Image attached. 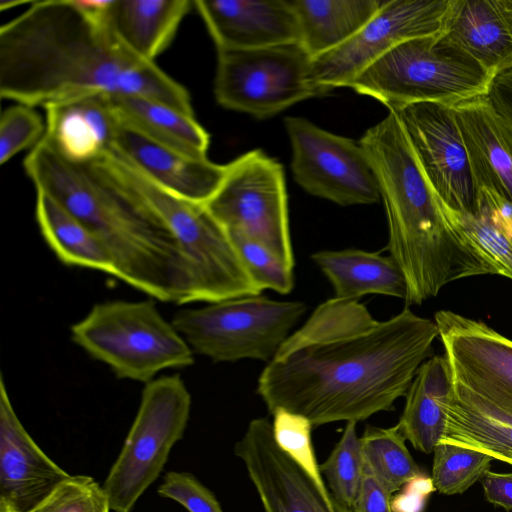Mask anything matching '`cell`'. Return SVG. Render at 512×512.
Here are the masks:
<instances>
[{"label":"cell","instance_id":"cell-1","mask_svg":"<svg viewBox=\"0 0 512 512\" xmlns=\"http://www.w3.org/2000/svg\"><path fill=\"white\" fill-rule=\"evenodd\" d=\"M142 96L194 115L189 92L75 0L33 1L0 28V96L43 108L76 98Z\"/></svg>","mask_w":512,"mask_h":512},{"label":"cell","instance_id":"cell-2","mask_svg":"<svg viewBox=\"0 0 512 512\" xmlns=\"http://www.w3.org/2000/svg\"><path fill=\"white\" fill-rule=\"evenodd\" d=\"M437 337L435 321L406 306L389 320L271 360L257 394L271 414L284 408L313 426L363 421L394 409L432 357Z\"/></svg>","mask_w":512,"mask_h":512},{"label":"cell","instance_id":"cell-3","mask_svg":"<svg viewBox=\"0 0 512 512\" xmlns=\"http://www.w3.org/2000/svg\"><path fill=\"white\" fill-rule=\"evenodd\" d=\"M23 166L36 190L54 198L98 237L114 261L116 278L163 302L199 301L193 266L177 238L106 154L73 163L44 135Z\"/></svg>","mask_w":512,"mask_h":512},{"label":"cell","instance_id":"cell-4","mask_svg":"<svg viewBox=\"0 0 512 512\" xmlns=\"http://www.w3.org/2000/svg\"><path fill=\"white\" fill-rule=\"evenodd\" d=\"M359 142L378 181L389 229L385 249L404 274L407 307L437 296L453 281L495 274L445 218L394 112L369 128Z\"/></svg>","mask_w":512,"mask_h":512},{"label":"cell","instance_id":"cell-5","mask_svg":"<svg viewBox=\"0 0 512 512\" xmlns=\"http://www.w3.org/2000/svg\"><path fill=\"white\" fill-rule=\"evenodd\" d=\"M493 78L474 58L438 34L397 45L347 87L381 101L389 111L420 102L452 108L487 95Z\"/></svg>","mask_w":512,"mask_h":512},{"label":"cell","instance_id":"cell-6","mask_svg":"<svg viewBox=\"0 0 512 512\" xmlns=\"http://www.w3.org/2000/svg\"><path fill=\"white\" fill-rule=\"evenodd\" d=\"M73 342L115 376L147 383L168 368L194 363V352L153 300L108 301L71 326Z\"/></svg>","mask_w":512,"mask_h":512},{"label":"cell","instance_id":"cell-7","mask_svg":"<svg viewBox=\"0 0 512 512\" xmlns=\"http://www.w3.org/2000/svg\"><path fill=\"white\" fill-rule=\"evenodd\" d=\"M113 169L162 218L193 266L199 301L218 302L260 295L227 231L206 207L162 188L114 151L106 155Z\"/></svg>","mask_w":512,"mask_h":512},{"label":"cell","instance_id":"cell-8","mask_svg":"<svg viewBox=\"0 0 512 512\" xmlns=\"http://www.w3.org/2000/svg\"><path fill=\"white\" fill-rule=\"evenodd\" d=\"M306 311L300 301L244 296L179 310L172 324L194 353L213 362H270Z\"/></svg>","mask_w":512,"mask_h":512},{"label":"cell","instance_id":"cell-9","mask_svg":"<svg viewBox=\"0 0 512 512\" xmlns=\"http://www.w3.org/2000/svg\"><path fill=\"white\" fill-rule=\"evenodd\" d=\"M191 395L179 374L145 383L137 415L102 486L113 512H131L182 439Z\"/></svg>","mask_w":512,"mask_h":512},{"label":"cell","instance_id":"cell-10","mask_svg":"<svg viewBox=\"0 0 512 512\" xmlns=\"http://www.w3.org/2000/svg\"><path fill=\"white\" fill-rule=\"evenodd\" d=\"M311 56L300 43L247 50H217L214 94L226 109L257 119L327 92L310 77Z\"/></svg>","mask_w":512,"mask_h":512},{"label":"cell","instance_id":"cell-11","mask_svg":"<svg viewBox=\"0 0 512 512\" xmlns=\"http://www.w3.org/2000/svg\"><path fill=\"white\" fill-rule=\"evenodd\" d=\"M226 166L221 185L204 206L226 231L258 242L293 269L282 165L252 150Z\"/></svg>","mask_w":512,"mask_h":512},{"label":"cell","instance_id":"cell-12","mask_svg":"<svg viewBox=\"0 0 512 512\" xmlns=\"http://www.w3.org/2000/svg\"><path fill=\"white\" fill-rule=\"evenodd\" d=\"M284 124L292 147L291 170L306 192L342 206L380 199L376 175L359 141L301 117H286Z\"/></svg>","mask_w":512,"mask_h":512},{"label":"cell","instance_id":"cell-13","mask_svg":"<svg viewBox=\"0 0 512 512\" xmlns=\"http://www.w3.org/2000/svg\"><path fill=\"white\" fill-rule=\"evenodd\" d=\"M451 0H389L353 37L312 59V82L327 93L347 87L397 45L441 34Z\"/></svg>","mask_w":512,"mask_h":512},{"label":"cell","instance_id":"cell-14","mask_svg":"<svg viewBox=\"0 0 512 512\" xmlns=\"http://www.w3.org/2000/svg\"><path fill=\"white\" fill-rule=\"evenodd\" d=\"M401 122L432 188L449 208L473 213L476 187L451 107L420 102L392 110Z\"/></svg>","mask_w":512,"mask_h":512},{"label":"cell","instance_id":"cell-15","mask_svg":"<svg viewBox=\"0 0 512 512\" xmlns=\"http://www.w3.org/2000/svg\"><path fill=\"white\" fill-rule=\"evenodd\" d=\"M434 321L454 381L481 397L512 401V340L449 310L436 312Z\"/></svg>","mask_w":512,"mask_h":512},{"label":"cell","instance_id":"cell-16","mask_svg":"<svg viewBox=\"0 0 512 512\" xmlns=\"http://www.w3.org/2000/svg\"><path fill=\"white\" fill-rule=\"evenodd\" d=\"M234 452L242 460L265 512H338L277 445L266 418L250 421Z\"/></svg>","mask_w":512,"mask_h":512},{"label":"cell","instance_id":"cell-17","mask_svg":"<svg viewBox=\"0 0 512 512\" xmlns=\"http://www.w3.org/2000/svg\"><path fill=\"white\" fill-rule=\"evenodd\" d=\"M0 380V512H31L72 475L28 434Z\"/></svg>","mask_w":512,"mask_h":512},{"label":"cell","instance_id":"cell-18","mask_svg":"<svg viewBox=\"0 0 512 512\" xmlns=\"http://www.w3.org/2000/svg\"><path fill=\"white\" fill-rule=\"evenodd\" d=\"M217 50L258 49L300 43L291 0H196Z\"/></svg>","mask_w":512,"mask_h":512},{"label":"cell","instance_id":"cell-19","mask_svg":"<svg viewBox=\"0 0 512 512\" xmlns=\"http://www.w3.org/2000/svg\"><path fill=\"white\" fill-rule=\"evenodd\" d=\"M112 151L162 188L201 205L216 193L227 169L226 165L184 154L121 125Z\"/></svg>","mask_w":512,"mask_h":512},{"label":"cell","instance_id":"cell-20","mask_svg":"<svg viewBox=\"0 0 512 512\" xmlns=\"http://www.w3.org/2000/svg\"><path fill=\"white\" fill-rule=\"evenodd\" d=\"M476 190L486 188L512 202V128L488 94L452 107Z\"/></svg>","mask_w":512,"mask_h":512},{"label":"cell","instance_id":"cell-21","mask_svg":"<svg viewBox=\"0 0 512 512\" xmlns=\"http://www.w3.org/2000/svg\"><path fill=\"white\" fill-rule=\"evenodd\" d=\"M46 137L67 160L85 164L109 153L120 123L109 96L91 95L49 105Z\"/></svg>","mask_w":512,"mask_h":512},{"label":"cell","instance_id":"cell-22","mask_svg":"<svg viewBox=\"0 0 512 512\" xmlns=\"http://www.w3.org/2000/svg\"><path fill=\"white\" fill-rule=\"evenodd\" d=\"M445 413L439 443L474 449L512 465V401L481 397L454 381Z\"/></svg>","mask_w":512,"mask_h":512},{"label":"cell","instance_id":"cell-23","mask_svg":"<svg viewBox=\"0 0 512 512\" xmlns=\"http://www.w3.org/2000/svg\"><path fill=\"white\" fill-rule=\"evenodd\" d=\"M441 36L493 77L512 67V25L500 0H451Z\"/></svg>","mask_w":512,"mask_h":512},{"label":"cell","instance_id":"cell-24","mask_svg":"<svg viewBox=\"0 0 512 512\" xmlns=\"http://www.w3.org/2000/svg\"><path fill=\"white\" fill-rule=\"evenodd\" d=\"M454 389L446 355L432 356L419 367L406 395L398 427L416 450L433 452L446 424L445 404Z\"/></svg>","mask_w":512,"mask_h":512},{"label":"cell","instance_id":"cell-25","mask_svg":"<svg viewBox=\"0 0 512 512\" xmlns=\"http://www.w3.org/2000/svg\"><path fill=\"white\" fill-rule=\"evenodd\" d=\"M109 100L122 127L184 154L207 158L210 135L194 115L142 96H111Z\"/></svg>","mask_w":512,"mask_h":512},{"label":"cell","instance_id":"cell-26","mask_svg":"<svg viewBox=\"0 0 512 512\" xmlns=\"http://www.w3.org/2000/svg\"><path fill=\"white\" fill-rule=\"evenodd\" d=\"M192 5L190 0H113L109 23L130 52L155 63Z\"/></svg>","mask_w":512,"mask_h":512},{"label":"cell","instance_id":"cell-27","mask_svg":"<svg viewBox=\"0 0 512 512\" xmlns=\"http://www.w3.org/2000/svg\"><path fill=\"white\" fill-rule=\"evenodd\" d=\"M311 259L330 281L336 298L358 300L367 294L406 298L404 274L390 255L359 249L324 250Z\"/></svg>","mask_w":512,"mask_h":512},{"label":"cell","instance_id":"cell-28","mask_svg":"<svg viewBox=\"0 0 512 512\" xmlns=\"http://www.w3.org/2000/svg\"><path fill=\"white\" fill-rule=\"evenodd\" d=\"M449 224L485 258L494 273L512 280V202L479 189L473 213L449 208L439 198Z\"/></svg>","mask_w":512,"mask_h":512},{"label":"cell","instance_id":"cell-29","mask_svg":"<svg viewBox=\"0 0 512 512\" xmlns=\"http://www.w3.org/2000/svg\"><path fill=\"white\" fill-rule=\"evenodd\" d=\"M300 44L315 58L342 45L380 10L383 0H291Z\"/></svg>","mask_w":512,"mask_h":512},{"label":"cell","instance_id":"cell-30","mask_svg":"<svg viewBox=\"0 0 512 512\" xmlns=\"http://www.w3.org/2000/svg\"><path fill=\"white\" fill-rule=\"evenodd\" d=\"M35 217L43 238L62 263L115 277L114 261L98 237L43 191L36 190Z\"/></svg>","mask_w":512,"mask_h":512},{"label":"cell","instance_id":"cell-31","mask_svg":"<svg viewBox=\"0 0 512 512\" xmlns=\"http://www.w3.org/2000/svg\"><path fill=\"white\" fill-rule=\"evenodd\" d=\"M364 468L390 493L422 474L405 444L398 425L390 428L367 426L360 437Z\"/></svg>","mask_w":512,"mask_h":512},{"label":"cell","instance_id":"cell-32","mask_svg":"<svg viewBox=\"0 0 512 512\" xmlns=\"http://www.w3.org/2000/svg\"><path fill=\"white\" fill-rule=\"evenodd\" d=\"M376 322L367 307L358 300L334 297L320 304L305 324L287 337L273 359H280L310 344L370 327Z\"/></svg>","mask_w":512,"mask_h":512},{"label":"cell","instance_id":"cell-33","mask_svg":"<svg viewBox=\"0 0 512 512\" xmlns=\"http://www.w3.org/2000/svg\"><path fill=\"white\" fill-rule=\"evenodd\" d=\"M492 460L474 449L438 443L433 450L434 487L444 495L462 494L490 471Z\"/></svg>","mask_w":512,"mask_h":512},{"label":"cell","instance_id":"cell-34","mask_svg":"<svg viewBox=\"0 0 512 512\" xmlns=\"http://www.w3.org/2000/svg\"><path fill=\"white\" fill-rule=\"evenodd\" d=\"M355 421H348L342 436L327 460L319 465L325 475L334 501L351 509L364 473L361 440Z\"/></svg>","mask_w":512,"mask_h":512},{"label":"cell","instance_id":"cell-35","mask_svg":"<svg viewBox=\"0 0 512 512\" xmlns=\"http://www.w3.org/2000/svg\"><path fill=\"white\" fill-rule=\"evenodd\" d=\"M272 431L277 445L314 481L325 499L335 501L321 475L311 441L310 420L298 413L277 408L273 413Z\"/></svg>","mask_w":512,"mask_h":512},{"label":"cell","instance_id":"cell-36","mask_svg":"<svg viewBox=\"0 0 512 512\" xmlns=\"http://www.w3.org/2000/svg\"><path fill=\"white\" fill-rule=\"evenodd\" d=\"M247 272L263 291L271 289L288 294L294 286L293 269L284 264L266 247L236 231H227Z\"/></svg>","mask_w":512,"mask_h":512},{"label":"cell","instance_id":"cell-37","mask_svg":"<svg viewBox=\"0 0 512 512\" xmlns=\"http://www.w3.org/2000/svg\"><path fill=\"white\" fill-rule=\"evenodd\" d=\"M45 132L46 122L34 107L15 103L6 108L0 117V164L24 149H32Z\"/></svg>","mask_w":512,"mask_h":512},{"label":"cell","instance_id":"cell-38","mask_svg":"<svg viewBox=\"0 0 512 512\" xmlns=\"http://www.w3.org/2000/svg\"><path fill=\"white\" fill-rule=\"evenodd\" d=\"M31 512H111L102 486L92 477L72 475Z\"/></svg>","mask_w":512,"mask_h":512},{"label":"cell","instance_id":"cell-39","mask_svg":"<svg viewBox=\"0 0 512 512\" xmlns=\"http://www.w3.org/2000/svg\"><path fill=\"white\" fill-rule=\"evenodd\" d=\"M157 492L161 497L178 502L189 512H223L214 494L188 472H167Z\"/></svg>","mask_w":512,"mask_h":512},{"label":"cell","instance_id":"cell-40","mask_svg":"<svg viewBox=\"0 0 512 512\" xmlns=\"http://www.w3.org/2000/svg\"><path fill=\"white\" fill-rule=\"evenodd\" d=\"M392 494H390L380 482L364 468L359 490L352 512H392Z\"/></svg>","mask_w":512,"mask_h":512},{"label":"cell","instance_id":"cell-41","mask_svg":"<svg viewBox=\"0 0 512 512\" xmlns=\"http://www.w3.org/2000/svg\"><path fill=\"white\" fill-rule=\"evenodd\" d=\"M400 490L391 499L392 512H422L429 495L436 489L432 478L420 474Z\"/></svg>","mask_w":512,"mask_h":512},{"label":"cell","instance_id":"cell-42","mask_svg":"<svg viewBox=\"0 0 512 512\" xmlns=\"http://www.w3.org/2000/svg\"><path fill=\"white\" fill-rule=\"evenodd\" d=\"M485 498L493 505L512 510V472L488 471L481 479Z\"/></svg>","mask_w":512,"mask_h":512},{"label":"cell","instance_id":"cell-43","mask_svg":"<svg viewBox=\"0 0 512 512\" xmlns=\"http://www.w3.org/2000/svg\"><path fill=\"white\" fill-rule=\"evenodd\" d=\"M488 96L512 128V67L500 71L493 78Z\"/></svg>","mask_w":512,"mask_h":512},{"label":"cell","instance_id":"cell-44","mask_svg":"<svg viewBox=\"0 0 512 512\" xmlns=\"http://www.w3.org/2000/svg\"><path fill=\"white\" fill-rule=\"evenodd\" d=\"M25 3H27V2L26 1H15V0H12V1H1V3H0V10L3 11V10L11 9L14 6L23 5Z\"/></svg>","mask_w":512,"mask_h":512},{"label":"cell","instance_id":"cell-45","mask_svg":"<svg viewBox=\"0 0 512 512\" xmlns=\"http://www.w3.org/2000/svg\"><path fill=\"white\" fill-rule=\"evenodd\" d=\"M500 3L512 25V0H500Z\"/></svg>","mask_w":512,"mask_h":512},{"label":"cell","instance_id":"cell-46","mask_svg":"<svg viewBox=\"0 0 512 512\" xmlns=\"http://www.w3.org/2000/svg\"><path fill=\"white\" fill-rule=\"evenodd\" d=\"M335 507L338 512H352L350 509H347V508L337 504L336 502H335Z\"/></svg>","mask_w":512,"mask_h":512}]
</instances>
